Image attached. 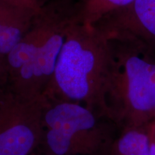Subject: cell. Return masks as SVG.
<instances>
[{
  "label": "cell",
  "mask_w": 155,
  "mask_h": 155,
  "mask_svg": "<svg viewBox=\"0 0 155 155\" xmlns=\"http://www.w3.org/2000/svg\"><path fill=\"white\" fill-rule=\"evenodd\" d=\"M111 63L108 39L92 25L71 19L44 96L78 103L106 117L104 97Z\"/></svg>",
  "instance_id": "6da1fadb"
},
{
  "label": "cell",
  "mask_w": 155,
  "mask_h": 155,
  "mask_svg": "<svg viewBox=\"0 0 155 155\" xmlns=\"http://www.w3.org/2000/svg\"><path fill=\"white\" fill-rule=\"evenodd\" d=\"M108 40L111 63L104 97L106 116L118 129L150 124L155 114V53L129 40Z\"/></svg>",
  "instance_id": "7a4b0ae2"
},
{
  "label": "cell",
  "mask_w": 155,
  "mask_h": 155,
  "mask_svg": "<svg viewBox=\"0 0 155 155\" xmlns=\"http://www.w3.org/2000/svg\"><path fill=\"white\" fill-rule=\"evenodd\" d=\"M118 130L111 120L82 104L48 100L38 151L42 155H109Z\"/></svg>",
  "instance_id": "3957f363"
},
{
  "label": "cell",
  "mask_w": 155,
  "mask_h": 155,
  "mask_svg": "<svg viewBox=\"0 0 155 155\" xmlns=\"http://www.w3.org/2000/svg\"><path fill=\"white\" fill-rule=\"evenodd\" d=\"M71 18L70 14L57 24L35 19L22 40L5 56L6 85L13 92L29 98L44 96Z\"/></svg>",
  "instance_id": "277c9868"
},
{
  "label": "cell",
  "mask_w": 155,
  "mask_h": 155,
  "mask_svg": "<svg viewBox=\"0 0 155 155\" xmlns=\"http://www.w3.org/2000/svg\"><path fill=\"white\" fill-rule=\"evenodd\" d=\"M45 97L25 98L0 87V155H31L42 136Z\"/></svg>",
  "instance_id": "5b68a950"
},
{
  "label": "cell",
  "mask_w": 155,
  "mask_h": 155,
  "mask_svg": "<svg viewBox=\"0 0 155 155\" xmlns=\"http://www.w3.org/2000/svg\"><path fill=\"white\" fill-rule=\"evenodd\" d=\"M92 26L106 38L137 42L155 53V0H133Z\"/></svg>",
  "instance_id": "8992f818"
},
{
  "label": "cell",
  "mask_w": 155,
  "mask_h": 155,
  "mask_svg": "<svg viewBox=\"0 0 155 155\" xmlns=\"http://www.w3.org/2000/svg\"><path fill=\"white\" fill-rule=\"evenodd\" d=\"M39 9L0 0V55H7L22 40Z\"/></svg>",
  "instance_id": "52a82bcc"
},
{
  "label": "cell",
  "mask_w": 155,
  "mask_h": 155,
  "mask_svg": "<svg viewBox=\"0 0 155 155\" xmlns=\"http://www.w3.org/2000/svg\"><path fill=\"white\" fill-rule=\"evenodd\" d=\"M150 124L119 129L109 155H151Z\"/></svg>",
  "instance_id": "ba28073f"
},
{
  "label": "cell",
  "mask_w": 155,
  "mask_h": 155,
  "mask_svg": "<svg viewBox=\"0 0 155 155\" xmlns=\"http://www.w3.org/2000/svg\"><path fill=\"white\" fill-rule=\"evenodd\" d=\"M133 0H77L73 6L75 22L92 25L111 12L129 5Z\"/></svg>",
  "instance_id": "9c48e42d"
},
{
  "label": "cell",
  "mask_w": 155,
  "mask_h": 155,
  "mask_svg": "<svg viewBox=\"0 0 155 155\" xmlns=\"http://www.w3.org/2000/svg\"><path fill=\"white\" fill-rule=\"evenodd\" d=\"M5 1L17 6L30 7L36 9H40L42 5L40 0H5Z\"/></svg>",
  "instance_id": "30bf717a"
},
{
  "label": "cell",
  "mask_w": 155,
  "mask_h": 155,
  "mask_svg": "<svg viewBox=\"0 0 155 155\" xmlns=\"http://www.w3.org/2000/svg\"><path fill=\"white\" fill-rule=\"evenodd\" d=\"M7 81V64L5 55H0V87L5 86Z\"/></svg>",
  "instance_id": "8fae6325"
},
{
  "label": "cell",
  "mask_w": 155,
  "mask_h": 155,
  "mask_svg": "<svg viewBox=\"0 0 155 155\" xmlns=\"http://www.w3.org/2000/svg\"><path fill=\"white\" fill-rule=\"evenodd\" d=\"M150 151L151 155H155V123L150 124Z\"/></svg>",
  "instance_id": "7c38bea8"
},
{
  "label": "cell",
  "mask_w": 155,
  "mask_h": 155,
  "mask_svg": "<svg viewBox=\"0 0 155 155\" xmlns=\"http://www.w3.org/2000/svg\"><path fill=\"white\" fill-rule=\"evenodd\" d=\"M31 155H39V153H38V151H37V152H34V153H32V154H31Z\"/></svg>",
  "instance_id": "4fadbf2b"
},
{
  "label": "cell",
  "mask_w": 155,
  "mask_h": 155,
  "mask_svg": "<svg viewBox=\"0 0 155 155\" xmlns=\"http://www.w3.org/2000/svg\"><path fill=\"white\" fill-rule=\"evenodd\" d=\"M152 121H153V122H154V123H155V114H154V120H153Z\"/></svg>",
  "instance_id": "5bb4252c"
},
{
  "label": "cell",
  "mask_w": 155,
  "mask_h": 155,
  "mask_svg": "<svg viewBox=\"0 0 155 155\" xmlns=\"http://www.w3.org/2000/svg\"><path fill=\"white\" fill-rule=\"evenodd\" d=\"M38 153H39V152H38ZM39 155H42V154H40V153H39Z\"/></svg>",
  "instance_id": "9a60e30c"
}]
</instances>
